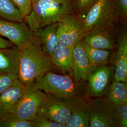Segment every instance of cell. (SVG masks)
Listing matches in <instances>:
<instances>
[{
	"label": "cell",
	"instance_id": "e0dca14e",
	"mask_svg": "<svg viewBox=\"0 0 127 127\" xmlns=\"http://www.w3.org/2000/svg\"><path fill=\"white\" fill-rule=\"evenodd\" d=\"M19 48H0V73H9L18 76Z\"/></svg>",
	"mask_w": 127,
	"mask_h": 127
},
{
	"label": "cell",
	"instance_id": "5b68a950",
	"mask_svg": "<svg viewBox=\"0 0 127 127\" xmlns=\"http://www.w3.org/2000/svg\"><path fill=\"white\" fill-rule=\"evenodd\" d=\"M33 82L38 89L59 98L66 99L76 96L77 84L67 75H60L50 71Z\"/></svg>",
	"mask_w": 127,
	"mask_h": 127
},
{
	"label": "cell",
	"instance_id": "83f0119b",
	"mask_svg": "<svg viewBox=\"0 0 127 127\" xmlns=\"http://www.w3.org/2000/svg\"><path fill=\"white\" fill-rule=\"evenodd\" d=\"M118 6L120 13L124 16L127 15V0H118Z\"/></svg>",
	"mask_w": 127,
	"mask_h": 127
},
{
	"label": "cell",
	"instance_id": "7c38bea8",
	"mask_svg": "<svg viewBox=\"0 0 127 127\" xmlns=\"http://www.w3.org/2000/svg\"><path fill=\"white\" fill-rule=\"evenodd\" d=\"M64 100L71 112V117L65 127H90V115L87 103L77 96Z\"/></svg>",
	"mask_w": 127,
	"mask_h": 127
},
{
	"label": "cell",
	"instance_id": "9c48e42d",
	"mask_svg": "<svg viewBox=\"0 0 127 127\" xmlns=\"http://www.w3.org/2000/svg\"><path fill=\"white\" fill-rule=\"evenodd\" d=\"M37 114L65 126L71 117L70 110L65 100L49 93H47Z\"/></svg>",
	"mask_w": 127,
	"mask_h": 127
},
{
	"label": "cell",
	"instance_id": "9a60e30c",
	"mask_svg": "<svg viewBox=\"0 0 127 127\" xmlns=\"http://www.w3.org/2000/svg\"><path fill=\"white\" fill-rule=\"evenodd\" d=\"M118 41L119 47L116 57L114 80L127 82V36L126 32L122 33Z\"/></svg>",
	"mask_w": 127,
	"mask_h": 127
},
{
	"label": "cell",
	"instance_id": "4fadbf2b",
	"mask_svg": "<svg viewBox=\"0 0 127 127\" xmlns=\"http://www.w3.org/2000/svg\"><path fill=\"white\" fill-rule=\"evenodd\" d=\"M24 87L18 79L0 94V120L7 116L18 104L22 95Z\"/></svg>",
	"mask_w": 127,
	"mask_h": 127
},
{
	"label": "cell",
	"instance_id": "d4e9b609",
	"mask_svg": "<svg viewBox=\"0 0 127 127\" xmlns=\"http://www.w3.org/2000/svg\"><path fill=\"white\" fill-rule=\"evenodd\" d=\"M10 1L26 17L32 9L31 0H10Z\"/></svg>",
	"mask_w": 127,
	"mask_h": 127
},
{
	"label": "cell",
	"instance_id": "5bb4252c",
	"mask_svg": "<svg viewBox=\"0 0 127 127\" xmlns=\"http://www.w3.org/2000/svg\"><path fill=\"white\" fill-rule=\"evenodd\" d=\"M58 22L42 27L34 32L41 50L45 54L50 57L59 44L57 34Z\"/></svg>",
	"mask_w": 127,
	"mask_h": 127
},
{
	"label": "cell",
	"instance_id": "ffe728a7",
	"mask_svg": "<svg viewBox=\"0 0 127 127\" xmlns=\"http://www.w3.org/2000/svg\"><path fill=\"white\" fill-rule=\"evenodd\" d=\"M0 17L16 22L25 21V18L10 0H0Z\"/></svg>",
	"mask_w": 127,
	"mask_h": 127
},
{
	"label": "cell",
	"instance_id": "4316f807",
	"mask_svg": "<svg viewBox=\"0 0 127 127\" xmlns=\"http://www.w3.org/2000/svg\"><path fill=\"white\" fill-rule=\"evenodd\" d=\"M96 0H74L75 7L80 13H86L87 12Z\"/></svg>",
	"mask_w": 127,
	"mask_h": 127
},
{
	"label": "cell",
	"instance_id": "30bf717a",
	"mask_svg": "<svg viewBox=\"0 0 127 127\" xmlns=\"http://www.w3.org/2000/svg\"><path fill=\"white\" fill-rule=\"evenodd\" d=\"M113 75L112 67L105 65L97 66L87 79V90L90 95L99 97L105 95L111 83Z\"/></svg>",
	"mask_w": 127,
	"mask_h": 127
},
{
	"label": "cell",
	"instance_id": "44dd1931",
	"mask_svg": "<svg viewBox=\"0 0 127 127\" xmlns=\"http://www.w3.org/2000/svg\"><path fill=\"white\" fill-rule=\"evenodd\" d=\"M83 42L87 54L91 63L96 67L107 63L111 53L110 50L94 48Z\"/></svg>",
	"mask_w": 127,
	"mask_h": 127
},
{
	"label": "cell",
	"instance_id": "7a4b0ae2",
	"mask_svg": "<svg viewBox=\"0 0 127 127\" xmlns=\"http://www.w3.org/2000/svg\"><path fill=\"white\" fill-rule=\"evenodd\" d=\"M70 4H60L50 0H37L32 3L31 10L25 17V22L33 32L57 23L70 13Z\"/></svg>",
	"mask_w": 127,
	"mask_h": 127
},
{
	"label": "cell",
	"instance_id": "f546056e",
	"mask_svg": "<svg viewBox=\"0 0 127 127\" xmlns=\"http://www.w3.org/2000/svg\"><path fill=\"white\" fill-rule=\"evenodd\" d=\"M50 0L58 3L64 4H70V0Z\"/></svg>",
	"mask_w": 127,
	"mask_h": 127
},
{
	"label": "cell",
	"instance_id": "8fae6325",
	"mask_svg": "<svg viewBox=\"0 0 127 127\" xmlns=\"http://www.w3.org/2000/svg\"><path fill=\"white\" fill-rule=\"evenodd\" d=\"M73 75L74 82L78 84L82 81H85L88 76L96 66L91 63L85 50L84 42L81 40L73 46Z\"/></svg>",
	"mask_w": 127,
	"mask_h": 127
},
{
	"label": "cell",
	"instance_id": "603a6c76",
	"mask_svg": "<svg viewBox=\"0 0 127 127\" xmlns=\"http://www.w3.org/2000/svg\"><path fill=\"white\" fill-rule=\"evenodd\" d=\"M18 77L17 75L9 73H0V94L12 85Z\"/></svg>",
	"mask_w": 127,
	"mask_h": 127
},
{
	"label": "cell",
	"instance_id": "8992f818",
	"mask_svg": "<svg viewBox=\"0 0 127 127\" xmlns=\"http://www.w3.org/2000/svg\"><path fill=\"white\" fill-rule=\"evenodd\" d=\"M87 104L90 115V127L118 126L116 107L107 99L99 97L90 100Z\"/></svg>",
	"mask_w": 127,
	"mask_h": 127
},
{
	"label": "cell",
	"instance_id": "484cf974",
	"mask_svg": "<svg viewBox=\"0 0 127 127\" xmlns=\"http://www.w3.org/2000/svg\"><path fill=\"white\" fill-rule=\"evenodd\" d=\"M119 124L122 127H127V103L116 108Z\"/></svg>",
	"mask_w": 127,
	"mask_h": 127
},
{
	"label": "cell",
	"instance_id": "277c9868",
	"mask_svg": "<svg viewBox=\"0 0 127 127\" xmlns=\"http://www.w3.org/2000/svg\"><path fill=\"white\" fill-rule=\"evenodd\" d=\"M47 93L38 89L33 82L24 84L22 95L18 104L7 116L0 120L18 119L32 121L37 114Z\"/></svg>",
	"mask_w": 127,
	"mask_h": 127
},
{
	"label": "cell",
	"instance_id": "4dcf8cb0",
	"mask_svg": "<svg viewBox=\"0 0 127 127\" xmlns=\"http://www.w3.org/2000/svg\"><path fill=\"white\" fill-rule=\"evenodd\" d=\"M37 0H31V1H32V3H33V2H35V1H36Z\"/></svg>",
	"mask_w": 127,
	"mask_h": 127
},
{
	"label": "cell",
	"instance_id": "cb8c5ba5",
	"mask_svg": "<svg viewBox=\"0 0 127 127\" xmlns=\"http://www.w3.org/2000/svg\"><path fill=\"white\" fill-rule=\"evenodd\" d=\"M0 127H33L32 121L18 119L0 120Z\"/></svg>",
	"mask_w": 127,
	"mask_h": 127
},
{
	"label": "cell",
	"instance_id": "f1b7e54d",
	"mask_svg": "<svg viewBox=\"0 0 127 127\" xmlns=\"http://www.w3.org/2000/svg\"><path fill=\"white\" fill-rule=\"evenodd\" d=\"M14 46L10 41L5 39L0 36V48H9L13 47Z\"/></svg>",
	"mask_w": 127,
	"mask_h": 127
},
{
	"label": "cell",
	"instance_id": "3957f363",
	"mask_svg": "<svg viewBox=\"0 0 127 127\" xmlns=\"http://www.w3.org/2000/svg\"><path fill=\"white\" fill-rule=\"evenodd\" d=\"M120 12L118 0H96L82 19L85 35L94 30L110 27Z\"/></svg>",
	"mask_w": 127,
	"mask_h": 127
},
{
	"label": "cell",
	"instance_id": "2e32d148",
	"mask_svg": "<svg viewBox=\"0 0 127 127\" xmlns=\"http://www.w3.org/2000/svg\"><path fill=\"white\" fill-rule=\"evenodd\" d=\"M50 58L53 64L64 74L72 71L73 47H63L59 44L51 55Z\"/></svg>",
	"mask_w": 127,
	"mask_h": 127
},
{
	"label": "cell",
	"instance_id": "6da1fadb",
	"mask_svg": "<svg viewBox=\"0 0 127 127\" xmlns=\"http://www.w3.org/2000/svg\"><path fill=\"white\" fill-rule=\"evenodd\" d=\"M53 65L50 57L43 52L35 37L28 45L19 49L18 77L24 84L51 71Z\"/></svg>",
	"mask_w": 127,
	"mask_h": 127
},
{
	"label": "cell",
	"instance_id": "ba28073f",
	"mask_svg": "<svg viewBox=\"0 0 127 127\" xmlns=\"http://www.w3.org/2000/svg\"><path fill=\"white\" fill-rule=\"evenodd\" d=\"M0 36L7 38L19 49L28 45L34 37V32L25 21H10L0 17Z\"/></svg>",
	"mask_w": 127,
	"mask_h": 127
},
{
	"label": "cell",
	"instance_id": "ac0fdd59",
	"mask_svg": "<svg viewBox=\"0 0 127 127\" xmlns=\"http://www.w3.org/2000/svg\"><path fill=\"white\" fill-rule=\"evenodd\" d=\"M106 29H96L88 33L83 37V42L94 48L107 50L113 49L114 41L105 30Z\"/></svg>",
	"mask_w": 127,
	"mask_h": 127
},
{
	"label": "cell",
	"instance_id": "d6986e66",
	"mask_svg": "<svg viewBox=\"0 0 127 127\" xmlns=\"http://www.w3.org/2000/svg\"><path fill=\"white\" fill-rule=\"evenodd\" d=\"M107 100L118 106L127 103V82L113 80L107 91Z\"/></svg>",
	"mask_w": 127,
	"mask_h": 127
},
{
	"label": "cell",
	"instance_id": "7402d4cb",
	"mask_svg": "<svg viewBox=\"0 0 127 127\" xmlns=\"http://www.w3.org/2000/svg\"><path fill=\"white\" fill-rule=\"evenodd\" d=\"M33 127H65L63 124L56 123L37 114L32 121Z\"/></svg>",
	"mask_w": 127,
	"mask_h": 127
},
{
	"label": "cell",
	"instance_id": "52a82bcc",
	"mask_svg": "<svg viewBox=\"0 0 127 127\" xmlns=\"http://www.w3.org/2000/svg\"><path fill=\"white\" fill-rule=\"evenodd\" d=\"M57 34L60 45L73 47L85 35L82 18L68 14L58 22Z\"/></svg>",
	"mask_w": 127,
	"mask_h": 127
}]
</instances>
